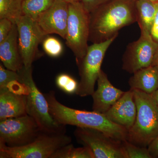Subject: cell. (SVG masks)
<instances>
[{"label":"cell","instance_id":"9","mask_svg":"<svg viewBox=\"0 0 158 158\" xmlns=\"http://www.w3.org/2000/svg\"><path fill=\"white\" fill-rule=\"evenodd\" d=\"M75 137L91 149L95 158H125L122 142L98 130L77 127Z\"/></svg>","mask_w":158,"mask_h":158},{"label":"cell","instance_id":"33","mask_svg":"<svg viewBox=\"0 0 158 158\" xmlns=\"http://www.w3.org/2000/svg\"><path fill=\"white\" fill-rule=\"evenodd\" d=\"M149 1H151L153 2H158V0H149Z\"/></svg>","mask_w":158,"mask_h":158},{"label":"cell","instance_id":"30","mask_svg":"<svg viewBox=\"0 0 158 158\" xmlns=\"http://www.w3.org/2000/svg\"><path fill=\"white\" fill-rule=\"evenodd\" d=\"M152 65H158V49L156 53L154 58Z\"/></svg>","mask_w":158,"mask_h":158},{"label":"cell","instance_id":"2","mask_svg":"<svg viewBox=\"0 0 158 158\" xmlns=\"http://www.w3.org/2000/svg\"><path fill=\"white\" fill-rule=\"evenodd\" d=\"M44 95L48 102L50 113L59 124L94 129L118 141L127 140L128 130L110 121L105 114L66 106L57 99L53 90Z\"/></svg>","mask_w":158,"mask_h":158},{"label":"cell","instance_id":"25","mask_svg":"<svg viewBox=\"0 0 158 158\" xmlns=\"http://www.w3.org/2000/svg\"><path fill=\"white\" fill-rule=\"evenodd\" d=\"M13 81L22 82L18 72L8 69L3 64H0V89L7 88L9 83Z\"/></svg>","mask_w":158,"mask_h":158},{"label":"cell","instance_id":"14","mask_svg":"<svg viewBox=\"0 0 158 158\" xmlns=\"http://www.w3.org/2000/svg\"><path fill=\"white\" fill-rule=\"evenodd\" d=\"M98 88L91 96L93 98V111L105 114L124 93L114 87L107 75L101 70L97 80Z\"/></svg>","mask_w":158,"mask_h":158},{"label":"cell","instance_id":"10","mask_svg":"<svg viewBox=\"0 0 158 158\" xmlns=\"http://www.w3.org/2000/svg\"><path fill=\"white\" fill-rule=\"evenodd\" d=\"M158 49V44L151 35L141 33L136 41L128 45L122 58V69L130 73L152 65Z\"/></svg>","mask_w":158,"mask_h":158},{"label":"cell","instance_id":"26","mask_svg":"<svg viewBox=\"0 0 158 158\" xmlns=\"http://www.w3.org/2000/svg\"><path fill=\"white\" fill-rule=\"evenodd\" d=\"M14 23L9 19H0V42L8 37L12 30Z\"/></svg>","mask_w":158,"mask_h":158},{"label":"cell","instance_id":"8","mask_svg":"<svg viewBox=\"0 0 158 158\" xmlns=\"http://www.w3.org/2000/svg\"><path fill=\"white\" fill-rule=\"evenodd\" d=\"M39 124L28 114L0 120V144L20 147L34 141L42 131Z\"/></svg>","mask_w":158,"mask_h":158},{"label":"cell","instance_id":"16","mask_svg":"<svg viewBox=\"0 0 158 158\" xmlns=\"http://www.w3.org/2000/svg\"><path fill=\"white\" fill-rule=\"evenodd\" d=\"M26 95L0 89V120L27 115Z\"/></svg>","mask_w":158,"mask_h":158},{"label":"cell","instance_id":"22","mask_svg":"<svg viewBox=\"0 0 158 158\" xmlns=\"http://www.w3.org/2000/svg\"><path fill=\"white\" fill-rule=\"evenodd\" d=\"M125 158H152L147 147H141L127 140L122 142Z\"/></svg>","mask_w":158,"mask_h":158},{"label":"cell","instance_id":"27","mask_svg":"<svg viewBox=\"0 0 158 158\" xmlns=\"http://www.w3.org/2000/svg\"><path fill=\"white\" fill-rule=\"evenodd\" d=\"M110 0H80L84 9L90 13Z\"/></svg>","mask_w":158,"mask_h":158},{"label":"cell","instance_id":"32","mask_svg":"<svg viewBox=\"0 0 158 158\" xmlns=\"http://www.w3.org/2000/svg\"><path fill=\"white\" fill-rule=\"evenodd\" d=\"M64 1H65V2H67L69 3L79 2V1H80V0H64Z\"/></svg>","mask_w":158,"mask_h":158},{"label":"cell","instance_id":"24","mask_svg":"<svg viewBox=\"0 0 158 158\" xmlns=\"http://www.w3.org/2000/svg\"><path fill=\"white\" fill-rule=\"evenodd\" d=\"M42 46L46 53L53 58L59 57L63 52L62 43L56 37H49L44 38Z\"/></svg>","mask_w":158,"mask_h":158},{"label":"cell","instance_id":"1","mask_svg":"<svg viewBox=\"0 0 158 158\" xmlns=\"http://www.w3.org/2000/svg\"><path fill=\"white\" fill-rule=\"evenodd\" d=\"M136 0H110L90 13L89 41L104 42L137 22Z\"/></svg>","mask_w":158,"mask_h":158},{"label":"cell","instance_id":"17","mask_svg":"<svg viewBox=\"0 0 158 158\" xmlns=\"http://www.w3.org/2000/svg\"><path fill=\"white\" fill-rule=\"evenodd\" d=\"M130 78V89L152 94L158 89V65H151L139 69Z\"/></svg>","mask_w":158,"mask_h":158},{"label":"cell","instance_id":"4","mask_svg":"<svg viewBox=\"0 0 158 158\" xmlns=\"http://www.w3.org/2000/svg\"><path fill=\"white\" fill-rule=\"evenodd\" d=\"M21 81L28 88L26 95L27 114L33 117L44 131L48 132H66L65 126L59 124L51 115L48 102L44 95L40 90L33 79L32 67L18 72Z\"/></svg>","mask_w":158,"mask_h":158},{"label":"cell","instance_id":"15","mask_svg":"<svg viewBox=\"0 0 158 158\" xmlns=\"http://www.w3.org/2000/svg\"><path fill=\"white\" fill-rule=\"evenodd\" d=\"M0 59L6 68L19 72L24 67L18 44L17 25L13 24L8 37L0 42Z\"/></svg>","mask_w":158,"mask_h":158},{"label":"cell","instance_id":"29","mask_svg":"<svg viewBox=\"0 0 158 158\" xmlns=\"http://www.w3.org/2000/svg\"><path fill=\"white\" fill-rule=\"evenodd\" d=\"M147 148L152 158H158V136L151 142Z\"/></svg>","mask_w":158,"mask_h":158},{"label":"cell","instance_id":"12","mask_svg":"<svg viewBox=\"0 0 158 158\" xmlns=\"http://www.w3.org/2000/svg\"><path fill=\"white\" fill-rule=\"evenodd\" d=\"M68 16L69 3L64 0H56L36 22L45 36L56 34L65 39Z\"/></svg>","mask_w":158,"mask_h":158},{"label":"cell","instance_id":"11","mask_svg":"<svg viewBox=\"0 0 158 158\" xmlns=\"http://www.w3.org/2000/svg\"><path fill=\"white\" fill-rule=\"evenodd\" d=\"M18 32V44L24 66L32 67L38 56V48L45 36L36 21L22 15L16 19Z\"/></svg>","mask_w":158,"mask_h":158},{"label":"cell","instance_id":"3","mask_svg":"<svg viewBox=\"0 0 158 158\" xmlns=\"http://www.w3.org/2000/svg\"><path fill=\"white\" fill-rule=\"evenodd\" d=\"M134 91L137 116L134 125L128 131L127 140L137 146L148 147L158 136V107L152 94Z\"/></svg>","mask_w":158,"mask_h":158},{"label":"cell","instance_id":"13","mask_svg":"<svg viewBox=\"0 0 158 158\" xmlns=\"http://www.w3.org/2000/svg\"><path fill=\"white\" fill-rule=\"evenodd\" d=\"M137 113L134 90L130 89L124 92L105 115L110 121L128 131L135 123Z\"/></svg>","mask_w":158,"mask_h":158},{"label":"cell","instance_id":"23","mask_svg":"<svg viewBox=\"0 0 158 158\" xmlns=\"http://www.w3.org/2000/svg\"><path fill=\"white\" fill-rule=\"evenodd\" d=\"M56 82L58 88L68 94H76L78 88L79 83L76 80L67 74L59 75L56 78Z\"/></svg>","mask_w":158,"mask_h":158},{"label":"cell","instance_id":"5","mask_svg":"<svg viewBox=\"0 0 158 158\" xmlns=\"http://www.w3.org/2000/svg\"><path fill=\"white\" fill-rule=\"evenodd\" d=\"M71 142L66 132L42 131L34 141L24 146L11 147L0 144V158H51L58 149Z\"/></svg>","mask_w":158,"mask_h":158},{"label":"cell","instance_id":"7","mask_svg":"<svg viewBox=\"0 0 158 158\" xmlns=\"http://www.w3.org/2000/svg\"><path fill=\"white\" fill-rule=\"evenodd\" d=\"M117 37L88 46L86 55L77 64L81 77L76 93L77 95L84 97L92 95L94 92L106 52Z\"/></svg>","mask_w":158,"mask_h":158},{"label":"cell","instance_id":"20","mask_svg":"<svg viewBox=\"0 0 158 158\" xmlns=\"http://www.w3.org/2000/svg\"><path fill=\"white\" fill-rule=\"evenodd\" d=\"M51 158H95V156L88 146L75 148L71 143L58 149Z\"/></svg>","mask_w":158,"mask_h":158},{"label":"cell","instance_id":"19","mask_svg":"<svg viewBox=\"0 0 158 158\" xmlns=\"http://www.w3.org/2000/svg\"><path fill=\"white\" fill-rule=\"evenodd\" d=\"M56 0H23V15L36 21L40 15L50 8Z\"/></svg>","mask_w":158,"mask_h":158},{"label":"cell","instance_id":"18","mask_svg":"<svg viewBox=\"0 0 158 158\" xmlns=\"http://www.w3.org/2000/svg\"><path fill=\"white\" fill-rule=\"evenodd\" d=\"M136 14L141 33L150 34L156 12L157 2L149 0H136Z\"/></svg>","mask_w":158,"mask_h":158},{"label":"cell","instance_id":"31","mask_svg":"<svg viewBox=\"0 0 158 158\" xmlns=\"http://www.w3.org/2000/svg\"><path fill=\"white\" fill-rule=\"evenodd\" d=\"M152 95L154 98L155 99L157 105L158 107V89L157 90H156L154 93L152 94Z\"/></svg>","mask_w":158,"mask_h":158},{"label":"cell","instance_id":"28","mask_svg":"<svg viewBox=\"0 0 158 158\" xmlns=\"http://www.w3.org/2000/svg\"><path fill=\"white\" fill-rule=\"evenodd\" d=\"M150 34L154 40L158 44V2H157L156 12Z\"/></svg>","mask_w":158,"mask_h":158},{"label":"cell","instance_id":"6","mask_svg":"<svg viewBox=\"0 0 158 158\" xmlns=\"http://www.w3.org/2000/svg\"><path fill=\"white\" fill-rule=\"evenodd\" d=\"M90 33V13L80 1L69 3V16L65 40L73 53L77 64L86 55Z\"/></svg>","mask_w":158,"mask_h":158},{"label":"cell","instance_id":"21","mask_svg":"<svg viewBox=\"0 0 158 158\" xmlns=\"http://www.w3.org/2000/svg\"><path fill=\"white\" fill-rule=\"evenodd\" d=\"M23 0H0V19L7 18L15 23L23 15Z\"/></svg>","mask_w":158,"mask_h":158}]
</instances>
